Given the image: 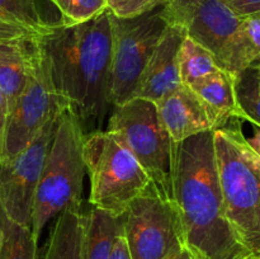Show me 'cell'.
Masks as SVG:
<instances>
[{
    "label": "cell",
    "mask_w": 260,
    "mask_h": 259,
    "mask_svg": "<svg viewBox=\"0 0 260 259\" xmlns=\"http://www.w3.org/2000/svg\"><path fill=\"white\" fill-rule=\"evenodd\" d=\"M205 102L217 122V128L225 126L230 119L241 118L234 85V75L218 69L215 73L189 86Z\"/></svg>",
    "instance_id": "obj_15"
},
{
    "label": "cell",
    "mask_w": 260,
    "mask_h": 259,
    "mask_svg": "<svg viewBox=\"0 0 260 259\" xmlns=\"http://www.w3.org/2000/svg\"><path fill=\"white\" fill-rule=\"evenodd\" d=\"M241 259H260V255H256V254H249V255L244 256Z\"/></svg>",
    "instance_id": "obj_31"
},
{
    "label": "cell",
    "mask_w": 260,
    "mask_h": 259,
    "mask_svg": "<svg viewBox=\"0 0 260 259\" xmlns=\"http://www.w3.org/2000/svg\"><path fill=\"white\" fill-rule=\"evenodd\" d=\"M123 235L132 259H168L184 248L177 208L154 183L123 215Z\"/></svg>",
    "instance_id": "obj_9"
},
{
    "label": "cell",
    "mask_w": 260,
    "mask_h": 259,
    "mask_svg": "<svg viewBox=\"0 0 260 259\" xmlns=\"http://www.w3.org/2000/svg\"><path fill=\"white\" fill-rule=\"evenodd\" d=\"M168 0H108V10L114 17L129 19L162 7Z\"/></svg>",
    "instance_id": "obj_24"
},
{
    "label": "cell",
    "mask_w": 260,
    "mask_h": 259,
    "mask_svg": "<svg viewBox=\"0 0 260 259\" xmlns=\"http://www.w3.org/2000/svg\"><path fill=\"white\" fill-rule=\"evenodd\" d=\"M37 36H25L0 42V90L12 113L27 85L32 43Z\"/></svg>",
    "instance_id": "obj_14"
},
{
    "label": "cell",
    "mask_w": 260,
    "mask_h": 259,
    "mask_svg": "<svg viewBox=\"0 0 260 259\" xmlns=\"http://www.w3.org/2000/svg\"><path fill=\"white\" fill-rule=\"evenodd\" d=\"M2 245H3V230L0 228V250H2Z\"/></svg>",
    "instance_id": "obj_32"
},
{
    "label": "cell",
    "mask_w": 260,
    "mask_h": 259,
    "mask_svg": "<svg viewBox=\"0 0 260 259\" xmlns=\"http://www.w3.org/2000/svg\"><path fill=\"white\" fill-rule=\"evenodd\" d=\"M109 259H132L131 254H129L128 248H127L126 239H124L123 230L116 238L113 244V249H112V253Z\"/></svg>",
    "instance_id": "obj_28"
},
{
    "label": "cell",
    "mask_w": 260,
    "mask_h": 259,
    "mask_svg": "<svg viewBox=\"0 0 260 259\" xmlns=\"http://www.w3.org/2000/svg\"><path fill=\"white\" fill-rule=\"evenodd\" d=\"M260 62V13L249 15L241 20L238 46L235 53L234 75L249 66Z\"/></svg>",
    "instance_id": "obj_22"
},
{
    "label": "cell",
    "mask_w": 260,
    "mask_h": 259,
    "mask_svg": "<svg viewBox=\"0 0 260 259\" xmlns=\"http://www.w3.org/2000/svg\"><path fill=\"white\" fill-rule=\"evenodd\" d=\"M83 154L93 208L121 217L132 201L154 183L135 155L108 130L85 134Z\"/></svg>",
    "instance_id": "obj_5"
},
{
    "label": "cell",
    "mask_w": 260,
    "mask_h": 259,
    "mask_svg": "<svg viewBox=\"0 0 260 259\" xmlns=\"http://www.w3.org/2000/svg\"><path fill=\"white\" fill-rule=\"evenodd\" d=\"M155 103L160 121L173 142L217 130V122L205 102L184 84Z\"/></svg>",
    "instance_id": "obj_12"
},
{
    "label": "cell",
    "mask_w": 260,
    "mask_h": 259,
    "mask_svg": "<svg viewBox=\"0 0 260 259\" xmlns=\"http://www.w3.org/2000/svg\"><path fill=\"white\" fill-rule=\"evenodd\" d=\"M7 122H8V106H7V102H5L4 95H3L2 90H0V156H2L3 142H4Z\"/></svg>",
    "instance_id": "obj_29"
},
{
    "label": "cell",
    "mask_w": 260,
    "mask_h": 259,
    "mask_svg": "<svg viewBox=\"0 0 260 259\" xmlns=\"http://www.w3.org/2000/svg\"><path fill=\"white\" fill-rule=\"evenodd\" d=\"M245 121H246V123L249 124V127H250L251 131H250V134H246V132H244L240 127L241 134H243L246 144H248L249 146L254 150V152H255L256 155H259L260 156V124L254 123V122L248 121V119H245ZM239 126H240V123H239Z\"/></svg>",
    "instance_id": "obj_27"
},
{
    "label": "cell",
    "mask_w": 260,
    "mask_h": 259,
    "mask_svg": "<svg viewBox=\"0 0 260 259\" xmlns=\"http://www.w3.org/2000/svg\"><path fill=\"white\" fill-rule=\"evenodd\" d=\"M61 14V23L75 25L98 17L108 9V0H50Z\"/></svg>",
    "instance_id": "obj_23"
},
{
    "label": "cell",
    "mask_w": 260,
    "mask_h": 259,
    "mask_svg": "<svg viewBox=\"0 0 260 259\" xmlns=\"http://www.w3.org/2000/svg\"><path fill=\"white\" fill-rule=\"evenodd\" d=\"M178 60L180 83L188 86H192L220 69L212 52L188 36L183 40Z\"/></svg>",
    "instance_id": "obj_18"
},
{
    "label": "cell",
    "mask_w": 260,
    "mask_h": 259,
    "mask_svg": "<svg viewBox=\"0 0 260 259\" xmlns=\"http://www.w3.org/2000/svg\"><path fill=\"white\" fill-rule=\"evenodd\" d=\"M185 36L187 33L183 28L168 24L167 30L145 69L134 98L157 102L182 84L178 55Z\"/></svg>",
    "instance_id": "obj_13"
},
{
    "label": "cell",
    "mask_w": 260,
    "mask_h": 259,
    "mask_svg": "<svg viewBox=\"0 0 260 259\" xmlns=\"http://www.w3.org/2000/svg\"><path fill=\"white\" fill-rule=\"evenodd\" d=\"M66 109L68 106L53 88L37 36L32 43L27 85L8 116L0 160L15 156L29 146L46 124Z\"/></svg>",
    "instance_id": "obj_8"
},
{
    "label": "cell",
    "mask_w": 260,
    "mask_h": 259,
    "mask_svg": "<svg viewBox=\"0 0 260 259\" xmlns=\"http://www.w3.org/2000/svg\"><path fill=\"white\" fill-rule=\"evenodd\" d=\"M168 259H193V256L190 255V253L187 250V249L183 248L182 250L178 251V253H175L174 255H172L170 258H168Z\"/></svg>",
    "instance_id": "obj_30"
},
{
    "label": "cell",
    "mask_w": 260,
    "mask_h": 259,
    "mask_svg": "<svg viewBox=\"0 0 260 259\" xmlns=\"http://www.w3.org/2000/svg\"><path fill=\"white\" fill-rule=\"evenodd\" d=\"M84 137L85 132L79 119L69 109L63 111L36 188L30 230L37 241L51 220L69 208H80L86 172Z\"/></svg>",
    "instance_id": "obj_4"
},
{
    "label": "cell",
    "mask_w": 260,
    "mask_h": 259,
    "mask_svg": "<svg viewBox=\"0 0 260 259\" xmlns=\"http://www.w3.org/2000/svg\"><path fill=\"white\" fill-rule=\"evenodd\" d=\"M85 215L80 208H69L56 217L40 259H83Z\"/></svg>",
    "instance_id": "obj_16"
},
{
    "label": "cell",
    "mask_w": 260,
    "mask_h": 259,
    "mask_svg": "<svg viewBox=\"0 0 260 259\" xmlns=\"http://www.w3.org/2000/svg\"><path fill=\"white\" fill-rule=\"evenodd\" d=\"M213 144L226 217L244 246L260 255V156L246 144L238 118L213 131Z\"/></svg>",
    "instance_id": "obj_3"
},
{
    "label": "cell",
    "mask_w": 260,
    "mask_h": 259,
    "mask_svg": "<svg viewBox=\"0 0 260 259\" xmlns=\"http://www.w3.org/2000/svg\"><path fill=\"white\" fill-rule=\"evenodd\" d=\"M112 63L109 99L119 106L136 94L147 63L168 28L162 7L136 18L111 14Z\"/></svg>",
    "instance_id": "obj_7"
},
{
    "label": "cell",
    "mask_w": 260,
    "mask_h": 259,
    "mask_svg": "<svg viewBox=\"0 0 260 259\" xmlns=\"http://www.w3.org/2000/svg\"><path fill=\"white\" fill-rule=\"evenodd\" d=\"M0 228L3 230V245L0 259H40L38 241L32 230L10 221L0 208Z\"/></svg>",
    "instance_id": "obj_20"
},
{
    "label": "cell",
    "mask_w": 260,
    "mask_h": 259,
    "mask_svg": "<svg viewBox=\"0 0 260 259\" xmlns=\"http://www.w3.org/2000/svg\"><path fill=\"white\" fill-rule=\"evenodd\" d=\"M0 19L35 36L45 35L57 24L46 20L41 0H0Z\"/></svg>",
    "instance_id": "obj_19"
},
{
    "label": "cell",
    "mask_w": 260,
    "mask_h": 259,
    "mask_svg": "<svg viewBox=\"0 0 260 259\" xmlns=\"http://www.w3.org/2000/svg\"><path fill=\"white\" fill-rule=\"evenodd\" d=\"M170 196L183 244L193 259H241L251 254L226 217L213 131L173 142Z\"/></svg>",
    "instance_id": "obj_1"
},
{
    "label": "cell",
    "mask_w": 260,
    "mask_h": 259,
    "mask_svg": "<svg viewBox=\"0 0 260 259\" xmlns=\"http://www.w3.org/2000/svg\"><path fill=\"white\" fill-rule=\"evenodd\" d=\"M108 131L116 135L135 155L157 189L172 200L173 141L160 121L156 103L134 98L114 107Z\"/></svg>",
    "instance_id": "obj_6"
},
{
    "label": "cell",
    "mask_w": 260,
    "mask_h": 259,
    "mask_svg": "<svg viewBox=\"0 0 260 259\" xmlns=\"http://www.w3.org/2000/svg\"><path fill=\"white\" fill-rule=\"evenodd\" d=\"M60 116L48 122L23 151L0 160V208L10 221L24 228L32 226L36 188Z\"/></svg>",
    "instance_id": "obj_11"
},
{
    "label": "cell",
    "mask_w": 260,
    "mask_h": 259,
    "mask_svg": "<svg viewBox=\"0 0 260 259\" xmlns=\"http://www.w3.org/2000/svg\"><path fill=\"white\" fill-rule=\"evenodd\" d=\"M239 18L260 13V0H225Z\"/></svg>",
    "instance_id": "obj_25"
},
{
    "label": "cell",
    "mask_w": 260,
    "mask_h": 259,
    "mask_svg": "<svg viewBox=\"0 0 260 259\" xmlns=\"http://www.w3.org/2000/svg\"><path fill=\"white\" fill-rule=\"evenodd\" d=\"M256 66H258V68H260V62L258 63V65H256Z\"/></svg>",
    "instance_id": "obj_33"
},
{
    "label": "cell",
    "mask_w": 260,
    "mask_h": 259,
    "mask_svg": "<svg viewBox=\"0 0 260 259\" xmlns=\"http://www.w3.org/2000/svg\"><path fill=\"white\" fill-rule=\"evenodd\" d=\"M53 88L81 127L101 130L111 85L112 23L107 9L85 23H57L38 36Z\"/></svg>",
    "instance_id": "obj_2"
},
{
    "label": "cell",
    "mask_w": 260,
    "mask_h": 259,
    "mask_svg": "<svg viewBox=\"0 0 260 259\" xmlns=\"http://www.w3.org/2000/svg\"><path fill=\"white\" fill-rule=\"evenodd\" d=\"M123 230V216L116 217L93 208L85 213L83 259H109L114 240Z\"/></svg>",
    "instance_id": "obj_17"
},
{
    "label": "cell",
    "mask_w": 260,
    "mask_h": 259,
    "mask_svg": "<svg viewBox=\"0 0 260 259\" xmlns=\"http://www.w3.org/2000/svg\"><path fill=\"white\" fill-rule=\"evenodd\" d=\"M25 36H35L32 33L27 32L23 28L17 27L14 24H10V23L4 22V20L0 19V42L2 41H10L15 40V38L25 37Z\"/></svg>",
    "instance_id": "obj_26"
},
{
    "label": "cell",
    "mask_w": 260,
    "mask_h": 259,
    "mask_svg": "<svg viewBox=\"0 0 260 259\" xmlns=\"http://www.w3.org/2000/svg\"><path fill=\"white\" fill-rule=\"evenodd\" d=\"M168 24L183 28L188 37L215 56L218 68L234 75L241 20L225 0H168L162 5Z\"/></svg>",
    "instance_id": "obj_10"
},
{
    "label": "cell",
    "mask_w": 260,
    "mask_h": 259,
    "mask_svg": "<svg viewBox=\"0 0 260 259\" xmlns=\"http://www.w3.org/2000/svg\"><path fill=\"white\" fill-rule=\"evenodd\" d=\"M234 85L241 118L260 124V68L249 66L235 74Z\"/></svg>",
    "instance_id": "obj_21"
}]
</instances>
